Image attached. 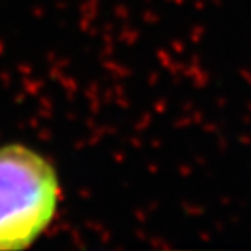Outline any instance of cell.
Returning <instances> with one entry per match:
<instances>
[{"label":"cell","instance_id":"obj_1","mask_svg":"<svg viewBox=\"0 0 251 251\" xmlns=\"http://www.w3.org/2000/svg\"><path fill=\"white\" fill-rule=\"evenodd\" d=\"M57 204V173L43 155L25 145L0 147V250L28 248Z\"/></svg>","mask_w":251,"mask_h":251}]
</instances>
